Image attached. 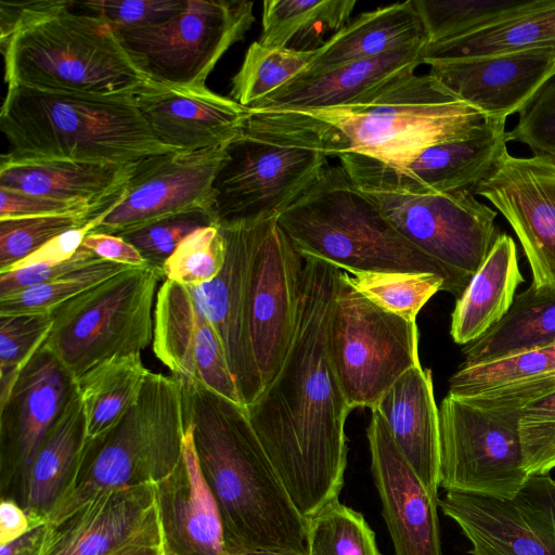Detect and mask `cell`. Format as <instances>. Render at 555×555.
<instances>
[{"label": "cell", "instance_id": "cell-16", "mask_svg": "<svg viewBox=\"0 0 555 555\" xmlns=\"http://www.w3.org/2000/svg\"><path fill=\"white\" fill-rule=\"evenodd\" d=\"M304 258L278 222L262 219L249 281L250 339L263 388L280 370L295 335Z\"/></svg>", "mask_w": 555, "mask_h": 555}, {"label": "cell", "instance_id": "cell-48", "mask_svg": "<svg viewBox=\"0 0 555 555\" xmlns=\"http://www.w3.org/2000/svg\"><path fill=\"white\" fill-rule=\"evenodd\" d=\"M186 0H91L75 2L107 22L115 30L150 27L177 15Z\"/></svg>", "mask_w": 555, "mask_h": 555}, {"label": "cell", "instance_id": "cell-51", "mask_svg": "<svg viewBox=\"0 0 555 555\" xmlns=\"http://www.w3.org/2000/svg\"><path fill=\"white\" fill-rule=\"evenodd\" d=\"M119 192L103 205L87 206L0 188V220L92 211L113 206Z\"/></svg>", "mask_w": 555, "mask_h": 555}, {"label": "cell", "instance_id": "cell-19", "mask_svg": "<svg viewBox=\"0 0 555 555\" xmlns=\"http://www.w3.org/2000/svg\"><path fill=\"white\" fill-rule=\"evenodd\" d=\"M259 221L218 224L225 244L223 268L210 282L188 287L222 341L244 406L263 389L249 330L250 267Z\"/></svg>", "mask_w": 555, "mask_h": 555}, {"label": "cell", "instance_id": "cell-7", "mask_svg": "<svg viewBox=\"0 0 555 555\" xmlns=\"http://www.w3.org/2000/svg\"><path fill=\"white\" fill-rule=\"evenodd\" d=\"M338 158L400 234L446 269L457 299L501 234L498 212L476 199L473 190L434 193L370 156L345 153Z\"/></svg>", "mask_w": 555, "mask_h": 555}, {"label": "cell", "instance_id": "cell-21", "mask_svg": "<svg viewBox=\"0 0 555 555\" xmlns=\"http://www.w3.org/2000/svg\"><path fill=\"white\" fill-rule=\"evenodd\" d=\"M152 347L175 378L201 384L243 405L222 341L188 287L169 280L162 283Z\"/></svg>", "mask_w": 555, "mask_h": 555}, {"label": "cell", "instance_id": "cell-17", "mask_svg": "<svg viewBox=\"0 0 555 555\" xmlns=\"http://www.w3.org/2000/svg\"><path fill=\"white\" fill-rule=\"evenodd\" d=\"M515 232L535 288L555 292V157L504 151L474 189Z\"/></svg>", "mask_w": 555, "mask_h": 555}, {"label": "cell", "instance_id": "cell-55", "mask_svg": "<svg viewBox=\"0 0 555 555\" xmlns=\"http://www.w3.org/2000/svg\"><path fill=\"white\" fill-rule=\"evenodd\" d=\"M47 530L48 522L33 528L16 540L0 544V555H41Z\"/></svg>", "mask_w": 555, "mask_h": 555}, {"label": "cell", "instance_id": "cell-27", "mask_svg": "<svg viewBox=\"0 0 555 555\" xmlns=\"http://www.w3.org/2000/svg\"><path fill=\"white\" fill-rule=\"evenodd\" d=\"M375 408L393 440L429 493L438 496L440 429L431 371L416 365L405 372Z\"/></svg>", "mask_w": 555, "mask_h": 555}, {"label": "cell", "instance_id": "cell-12", "mask_svg": "<svg viewBox=\"0 0 555 555\" xmlns=\"http://www.w3.org/2000/svg\"><path fill=\"white\" fill-rule=\"evenodd\" d=\"M253 7L242 0H186L181 12L162 24L115 33L147 81L204 88L222 55L251 27Z\"/></svg>", "mask_w": 555, "mask_h": 555}, {"label": "cell", "instance_id": "cell-23", "mask_svg": "<svg viewBox=\"0 0 555 555\" xmlns=\"http://www.w3.org/2000/svg\"><path fill=\"white\" fill-rule=\"evenodd\" d=\"M434 76L459 100L487 119L505 120L524 113L555 78V49L439 62Z\"/></svg>", "mask_w": 555, "mask_h": 555}, {"label": "cell", "instance_id": "cell-9", "mask_svg": "<svg viewBox=\"0 0 555 555\" xmlns=\"http://www.w3.org/2000/svg\"><path fill=\"white\" fill-rule=\"evenodd\" d=\"M184 434L179 380L150 371L127 414L106 433L87 440L74 481L48 522L105 489L164 479L181 457Z\"/></svg>", "mask_w": 555, "mask_h": 555}, {"label": "cell", "instance_id": "cell-46", "mask_svg": "<svg viewBox=\"0 0 555 555\" xmlns=\"http://www.w3.org/2000/svg\"><path fill=\"white\" fill-rule=\"evenodd\" d=\"M212 224L217 223L210 210L198 208L163 218L118 236L133 245L147 266L163 273L165 262L188 235Z\"/></svg>", "mask_w": 555, "mask_h": 555}, {"label": "cell", "instance_id": "cell-34", "mask_svg": "<svg viewBox=\"0 0 555 555\" xmlns=\"http://www.w3.org/2000/svg\"><path fill=\"white\" fill-rule=\"evenodd\" d=\"M421 42L427 43V38L413 0L396 2L364 12L349 22L317 51L304 73L373 59Z\"/></svg>", "mask_w": 555, "mask_h": 555}, {"label": "cell", "instance_id": "cell-42", "mask_svg": "<svg viewBox=\"0 0 555 555\" xmlns=\"http://www.w3.org/2000/svg\"><path fill=\"white\" fill-rule=\"evenodd\" d=\"M132 267L101 260L51 282L0 298V315L50 313L79 294Z\"/></svg>", "mask_w": 555, "mask_h": 555}, {"label": "cell", "instance_id": "cell-18", "mask_svg": "<svg viewBox=\"0 0 555 555\" xmlns=\"http://www.w3.org/2000/svg\"><path fill=\"white\" fill-rule=\"evenodd\" d=\"M225 146L169 152L138 162L119 201L90 232L120 235L169 216L198 208L210 210L212 182Z\"/></svg>", "mask_w": 555, "mask_h": 555}, {"label": "cell", "instance_id": "cell-41", "mask_svg": "<svg viewBox=\"0 0 555 555\" xmlns=\"http://www.w3.org/2000/svg\"><path fill=\"white\" fill-rule=\"evenodd\" d=\"M530 0H413L427 43L479 29L525 7Z\"/></svg>", "mask_w": 555, "mask_h": 555}, {"label": "cell", "instance_id": "cell-25", "mask_svg": "<svg viewBox=\"0 0 555 555\" xmlns=\"http://www.w3.org/2000/svg\"><path fill=\"white\" fill-rule=\"evenodd\" d=\"M182 454L154 483L166 555H230L222 518L201 470L190 424L184 423Z\"/></svg>", "mask_w": 555, "mask_h": 555}, {"label": "cell", "instance_id": "cell-44", "mask_svg": "<svg viewBox=\"0 0 555 555\" xmlns=\"http://www.w3.org/2000/svg\"><path fill=\"white\" fill-rule=\"evenodd\" d=\"M225 244L218 224L201 228L188 235L163 268L165 280L195 287L214 280L222 270Z\"/></svg>", "mask_w": 555, "mask_h": 555}, {"label": "cell", "instance_id": "cell-49", "mask_svg": "<svg viewBox=\"0 0 555 555\" xmlns=\"http://www.w3.org/2000/svg\"><path fill=\"white\" fill-rule=\"evenodd\" d=\"M506 138L508 142L529 146L532 154L555 157V78L519 115L516 125L506 132Z\"/></svg>", "mask_w": 555, "mask_h": 555}, {"label": "cell", "instance_id": "cell-2", "mask_svg": "<svg viewBox=\"0 0 555 555\" xmlns=\"http://www.w3.org/2000/svg\"><path fill=\"white\" fill-rule=\"evenodd\" d=\"M205 481L218 505L229 554L247 548L306 555L307 519L293 504L246 408L178 379Z\"/></svg>", "mask_w": 555, "mask_h": 555}, {"label": "cell", "instance_id": "cell-53", "mask_svg": "<svg viewBox=\"0 0 555 555\" xmlns=\"http://www.w3.org/2000/svg\"><path fill=\"white\" fill-rule=\"evenodd\" d=\"M82 246L99 258L129 267H144L146 262L138 249L118 235L89 232Z\"/></svg>", "mask_w": 555, "mask_h": 555}, {"label": "cell", "instance_id": "cell-26", "mask_svg": "<svg viewBox=\"0 0 555 555\" xmlns=\"http://www.w3.org/2000/svg\"><path fill=\"white\" fill-rule=\"evenodd\" d=\"M426 42L315 73H301L249 107L254 112L311 111L353 105L415 74Z\"/></svg>", "mask_w": 555, "mask_h": 555}, {"label": "cell", "instance_id": "cell-56", "mask_svg": "<svg viewBox=\"0 0 555 555\" xmlns=\"http://www.w3.org/2000/svg\"><path fill=\"white\" fill-rule=\"evenodd\" d=\"M112 555H166L162 546L129 545Z\"/></svg>", "mask_w": 555, "mask_h": 555}, {"label": "cell", "instance_id": "cell-32", "mask_svg": "<svg viewBox=\"0 0 555 555\" xmlns=\"http://www.w3.org/2000/svg\"><path fill=\"white\" fill-rule=\"evenodd\" d=\"M87 440L83 409L75 388L28 473L22 507L30 515L49 521L74 481Z\"/></svg>", "mask_w": 555, "mask_h": 555}, {"label": "cell", "instance_id": "cell-6", "mask_svg": "<svg viewBox=\"0 0 555 555\" xmlns=\"http://www.w3.org/2000/svg\"><path fill=\"white\" fill-rule=\"evenodd\" d=\"M296 112L318 124L328 157L356 153L396 167L433 144L474 135L495 121L429 73L402 77L353 105Z\"/></svg>", "mask_w": 555, "mask_h": 555}, {"label": "cell", "instance_id": "cell-20", "mask_svg": "<svg viewBox=\"0 0 555 555\" xmlns=\"http://www.w3.org/2000/svg\"><path fill=\"white\" fill-rule=\"evenodd\" d=\"M129 545L163 547L154 483L105 489L48 522L41 555H112Z\"/></svg>", "mask_w": 555, "mask_h": 555}, {"label": "cell", "instance_id": "cell-13", "mask_svg": "<svg viewBox=\"0 0 555 555\" xmlns=\"http://www.w3.org/2000/svg\"><path fill=\"white\" fill-rule=\"evenodd\" d=\"M519 411L483 408L448 393L439 408V487L507 499L528 479Z\"/></svg>", "mask_w": 555, "mask_h": 555}, {"label": "cell", "instance_id": "cell-57", "mask_svg": "<svg viewBox=\"0 0 555 555\" xmlns=\"http://www.w3.org/2000/svg\"><path fill=\"white\" fill-rule=\"evenodd\" d=\"M231 555H297V554H289V553H283V552H276V551H270V550H261V548H247V550H241L235 553H232Z\"/></svg>", "mask_w": 555, "mask_h": 555}, {"label": "cell", "instance_id": "cell-43", "mask_svg": "<svg viewBox=\"0 0 555 555\" xmlns=\"http://www.w3.org/2000/svg\"><path fill=\"white\" fill-rule=\"evenodd\" d=\"M111 206L87 212L0 220V272L28 257L57 235L83 227Z\"/></svg>", "mask_w": 555, "mask_h": 555}, {"label": "cell", "instance_id": "cell-10", "mask_svg": "<svg viewBox=\"0 0 555 555\" xmlns=\"http://www.w3.org/2000/svg\"><path fill=\"white\" fill-rule=\"evenodd\" d=\"M158 270L132 267L54 309L44 345L78 379L116 356L141 353L153 341Z\"/></svg>", "mask_w": 555, "mask_h": 555}, {"label": "cell", "instance_id": "cell-28", "mask_svg": "<svg viewBox=\"0 0 555 555\" xmlns=\"http://www.w3.org/2000/svg\"><path fill=\"white\" fill-rule=\"evenodd\" d=\"M134 166L68 159H23L3 154L0 188L100 206L122 189Z\"/></svg>", "mask_w": 555, "mask_h": 555}, {"label": "cell", "instance_id": "cell-54", "mask_svg": "<svg viewBox=\"0 0 555 555\" xmlns=\"http://www.w3.org/2000/svg\"><path fill=\"white\" fill-rule=\"evenodd\" d=\"M42 524H46V521H42L30 515L15 501L10 499H1L0 544L16 540L33 528Z\"/></svg>", "mask_w": 555, "mask_h": 555}, {"label": "cell", "instance_id": "cell-29", "mask_svg": "<svg viewBox=\"0 0 555 555\" xmlns=\"http://www.w3.org/2000/svg\"><path fill=\"white\" fill-rule=\"evenodd\" d=\"M554 391L555 343L489 363L461 364L448 393L483 408L519 411Z\"/></svg>", "mask_w": 555, "mask_h": 555}, {"label": "cell", "instance_id": "cell-30", "mask_svg": "<svg viewBox=\"0 0 555 555\" xmlns=\"http://www.w3.org/2000/svg\"><path fill=\"white\" fill-rule=\"evenodd\" d=\"M555 49V0H530L525 7L464 35L426 43L422 64Z\"/></svg>", "mask_w": 555, "mask_h": 555}, {"label": "cell", "instance_id": "cell-31", "mask_svg": "<svg viewBox=\"0 0 555 555\" xmlns=\"http://www.w3.org/2000/svg\"><path fill=\"white\" fill-rule=\"evenodd\" d=\"M524 282L516 243L508 234L501 233L456 299L450 326L454 343L466 346L498 324L511 309Z\"/></svg>", "mask_w": 555, "mask_h": 555}, {"label": "cell", "instance_id": "cell-4", "mask_svg": "<svg viewBox=\"0 0 555 555\" xmlns=\"http://www.w3.org/2000/svg\"><path fill=\"white\" fill-rule=\"evenodd\" d=\"M0 129L8 156L132 165L177 152L153 133L133 95L66 93L9 85Z\"/></svg>", "mask_w": 555, "mask_h": 555}, {"label": "cell", "instance_id": "cell-33", "mask_svg": "<svg viewBox=\"0 0 555 555\" xmlns=\"http://www.w3.org/2000/svg\"><path fill=\"white\" fill-rule=\"evenodd\" d=\"M506 132V121L495 120L474 135L433 144L397 168L429 192L474 191L507 150Z\"/></svg>", "mask_w": 555, "mask_h": 555}, {"label": "cell", "instance_id": "cell-39", "mask_svg": "<svg viewBox=\"0 0 555 555\" xmlns=\"http://www.w3.org/2000/svg\"><path fill=\"white\" fill-rule=\"evenodd\" d=\"M315 52H298L287 48L269 49L253 42L231 82L235 102L249 108L304 73Z\"/></svg>", "mask_w": 555, "mask_h": 555}, {"label": "cell", "instance_id": "cell-14", "mask_svg": "<svg viewBox=\"0 0 555 555\" xmlns=\"http://www.w3.org/2000/svg\"><path fill=\"white\" fill-rule=\"evenodd\" d=\"M472 544V555H555V479L529 475L507 499L447 491L438 499Z\"/></svg>", "mask_w": 555, "mask_h": 555}, {"label": "cell", "instance_id": "cell-8", "mask_svg": "<svg viewBox=\"0 0 555 555\" xmlns=\"http://www.w3.org/2000/svg\"><path fill=\"white\" fill-rule=\"evenodd\" d=\"M278 222L302 258L347 272H430L451 294L446 269L401 235L340 165L327 166Z\"/></svg>", "mask_w": 555, "mask_h": 555}, {"label": "cell", "instance_id": "cell-35", "mask_svg": "<svg viewBox=\"0 0 555 555\" xmlns=\"http://www.w3.org/2000/svg\"><path fill=\"white\" fill-rule=\"evenodd\" d=\"M555 343V292L530 284L515 296L503 319L483 336L463 346L464 365L501 360Z\"/></svg>", "mask_w": 555, "mask_h": 555}, {"label": "cell", "instance_id": "cell-52", "mask_svg": "<svg viewBox=\"0 0 555 555\" xmlns=\"http://www.w3.org/2000/svg\"><path fill=\"white\" fill-rule=\"evenodd\" d=\"M99 219L100 217L83 227L57 235L28 257L12 266L8 271L33 264L60 263L68 260L80 248L85 237L94 228Z\"/></svg>", "mask_w": 555, "mask_h": 555}, {"label": "cell", "instance_id": "cell-5", "mask_svg": "<svg viewBox=\"0 0 555 555\" xmlns=\"http://www.w3.org/2000/svg\"><path fill=\"white\" fill-rule=\"evenodd\" d=\"M327 158L319 126L308 115L249 109L212 182L216 223L278 218L318 180Z\"/></svg>", "mask_w": 555, "mask_h": 555}, {"label": "cell", "instance_id": "cell-22", "mask_svg": "<svg viewBox=\"0 0 555 555\" xmlns=\"http://www.w3.org/2000/svg\"><path fill=\"white\" fill-rule=\"evenodd\" d=\"M371 411V469L395 555H442L438 499L400 452L380 412L375 406Z\"/></svg>", "mask_w": 555, "mask_h": 555}, {"label": "cell", "instance_id": "cell-11", "mask_svg": "<svg viewBox=\"0 0 555 555\" xmlns=\"http://www.w3.org/2000/svg\"><path fill=\"white\" fill-rule=\"evenodd\" d=\"M327 349L351 410L374 408L405 372L421 364L416 322L380 309L347 283L341 272Z\"/></svg>", "mask_w": 555, "mask_h": 555}, {"label": "cell", "instance_id": "cell-37", "mask_svg": "<svg viewBox=\"0 0 555 555\" xmlns=\"http://www.w3.org/2000/svg\"><path fill=\"white\" fill-rule=\"evenodd\" d=\"M150 373L141 353L107 359L76 379L88 439L114 427L137 402Z\"/></svg>", "mask_w": 555, "mask_h": 555}, {"label": "cell", "instance_id": "cell-36", "mask_svg": "<svg viewBox=\"0 0 555 555\" xmlns=\"http://www.w3.org/2000/svg\"><path fill=\"white\" fill-rule=\"evenodd\" d=\"M356 0H267L262 3L264 48L315 52L343 29Z\"/></svg>", "mask_w": 555, "mask_h": 555}, {"label": "cell", "instance_id": "cell-1", "mask_svg": "<svg viewBox=\"0 0 555 555\" xmlns=\"http://www.w3.org/2000/svg\"><path fill=\"white\" fill-rule=\"evenodd\" d=\"M341 270L304 258L295 335L283 363L246 408L250 424L300 515L338 500L347 466L351 411L327 349V328Z\"/></svg>", "mask_w": 555, "mask_h": 555}, {"label": "cell", "instance_id": "cell-45", "mask_svg": "<svg viewBox=\"0 0 555 555\" xmlns=\"http://www.w3.org/2000/svg\"><path fill=\"white\" fill-rule=\"evenodd\" d=\"M52 325L51 312L0 315V397L44 344Z\"/></svg>", "mask_w": 555, "mask_h": 555}, {"label": "cell", "instance_id": "cell-40", "mask_svg": "<svg viewBox=\"0 0 555 555\" xmlns=\"http://www.w3.org/2000/svg\"><path fill=\"white\" fill-rule=\"evenodd\" d=\"M306 555H382L363 515L335 500L307 519Z\"/></svg>", "mask_w": 555, "mask_h": 555}, {"label": "cell", "instance_id": "cell-47", "mask_svg": "<svg viewBox=\"0 0 555 555\" xmlns=\"http://www.w3.org/2000/svg\"><path fill=\"white\" fill-rule=\"evenodd\" d=\"M518 430L528 475L548 474L555 468V391L519 410Z\"/></svg>", "mask_w": 555, "mask_h": 555}, {"label": "cell", "instance_id": "cell-15", "mask_svg": "<svg viewBox=\"0 0 555 555\" xmlns=\"http://www.w3.org/2000/svg\"><path fill=\"white\" fill-rule=\"evenodd\" d=\"M76 388L43 344L0 397V494L21 506L31 464Z\"/></svg>", "mask_w": 555, "mask_h": 555}, {"label": "cell", "instance_id": "cell-3", "mask_svg": "<svg viewBox=\"0 0 555 555\" xmlns=\"http://www.w3.org/2000/svg\"><path fill=\"white\" fill-rule=\"evenodd\" d=\"M0 16L8 86L134 95L146 81L115 29L101 17L75 9L73 1H1Z\"/></svg>", "mask_w": 555, "mask_h": 555}, {"label": "cell", "instance_id": "cell-24", "mask_svg": "<svg viewBox=\"0 0 555 555\" xmlns=\"http://www.w3.org/2000/svg\"><path fill=\"white\" fill-rule=\"evenodd\" d=\"M133 98L155 137L177 152L225 146L249 116L247 107L207 87L180 88L146 80Z\"/></svg>", "mask_w": 555, "mask_h": 555}, {"label": "cell", "instance_id": "cell-38", "mask_svg": "<svg viewBox=\"0 0 555 555\" xmlns=\"http://www.w3.org/2000/svg\"><path fill=\"white\" fill-rule=\"evenodd\" d=\"M341 275L374 305L408 321H415L424 305L444 288L443 279L430 272L341 270Z\"/></svg>", "mask_w": 555, "mask_h": 555}, {"label": "cell", "instance_id": "cell-50", "mask_svg": "<svg viewBox=\"0 0 555 555\" xmlns=\"http://www.w3.org/2000/svg\"><path fill=\"white\" fill-rule=\"evenodd\" d=\"M103 259L82 245L76 254L60 263H39L0 272V298L51 282Z\"/></svg>", "mask_w": 555, "mask_h": 555}]
</instances>
